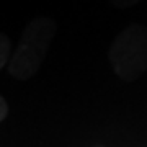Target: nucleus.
Here are the masks:
<instances>
[{
    "label": "nucleus",
    "mask_w": 147,
    "mask_h": 147,
    "mask_svg": "<svg viewBox=\"0 0 147 147\" xmlns=\"http://www.w3.org/2000/svg\"><path fill=\"white\" fill-rule=\"evenodd\" d=\"M57 33L56 21L46 16L31 20L23 30L20 42L8 62V74L16 80H28L39 70L47 49Z\"/></svg>",
    "instance_id": "1"
},
{
    "label": "nucleus",
    "mask_w": 147,
    "mask_h": 147,
    "mask_svg": "<svg viewBox=\"0 0 147 147\" xmlns=\"http://www.w3.org/2000/svg\"><path fill=\"white\" fill-rule=\"evenodd\" d=\"M10 47H11V41L10 38L5 36V34H2L0 36V69H3L5 65H8V62H10Z\"/></svg>",
    "instance_id": "3"
},
{
    "label": "nucleus",
    "mask_w": 147,
    "mask_h": 147,
    "mask_svg": "<svg viewBox=\"0 0 147 147\" xmlns=\"http://www.w3.org/2000/svg\"><path fill=\"white\" fill-rule=\"evenodd\" d=\"M93 147H101V146H93Z\"/></svg>",
    "instance_id": "6"
},
{
    "label": "nucleus",
    "mask_w": 147,
    "mask_h": 147,
    "mask_svg": "<svg viewBox=\"0 0 147 147\" xmlns=\"http://www.w3.org/2000/svg\"><path fill=\"white\" fill-rule=\"evenodd\" d=\"M110 64L121 80L132 82L147 72V26L141 23L121 30L110 46Z\"/></svg>",
    "instance_id": "2"
},
{
    "label": "nucleus",
    "mask_w": 147,
    "mask_h": 147,
    "mask_svg": "<svg viewBox=\"0 0 147 147\" xmlns=\"http://www.w3.org/2000/svg\"><path fill=\"white\" fill-rule=\"evenodd\" d=\"M111 5L116 7V8H131V7L137 5L142 0H110Z\"/></svg>",
    "instance_id": "4"
},
{
    "label": "nucleus",
    "mask_w": 147,
    "mask_h": 147,
    "mask_svg": "<svg viewBox=\"0 0 147 147\" xmlns=\"http://www.w3.org/2000/svg\"><path fill=\"white\" fill-rule=\"evenodd\" d=\"M8 115V105H7V100L3 96H0V121H3Z\"/></svg>",
    "instance_id": "5"
}]
</instances>
